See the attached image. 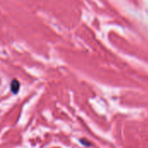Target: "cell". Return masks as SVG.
Instances as JSON below:
<instances>
[{
	"label": "cell",
	"mask_w": 148,
	"mask_h": 148,
	"mask_svg": "<svg viewBox=\"0 0 148 148\" xmlns=\"http://www.w3.org/2000/svg\"><path fill=\"white\" fill-rule=\"evenodd\" d=\"M19 87H20V85H19L18 81H16V80H13V81H12V82H11V84H10V89H11V92H12L13 94H16V93L18 92V90H19Z\"/></svg>",
	"instance_id": "1"
},
{
	"label": "cell",
	"mask_w": 148,
	"mask_h": 148,
	"mask_svg": "<svg viewBox=\"0 0 148 148\" xmlns=\"http://www.w3.org/2000/svg\"><path fill=\"white\" fill-rule=\"evenodd\" d=\"M81 142H82V144H83V145H84V146H86V147H89V146H91V143H90L88 140L82 139V140H81Z\"/></svg>",
	"instance_id": "2"
}]
</instances>
